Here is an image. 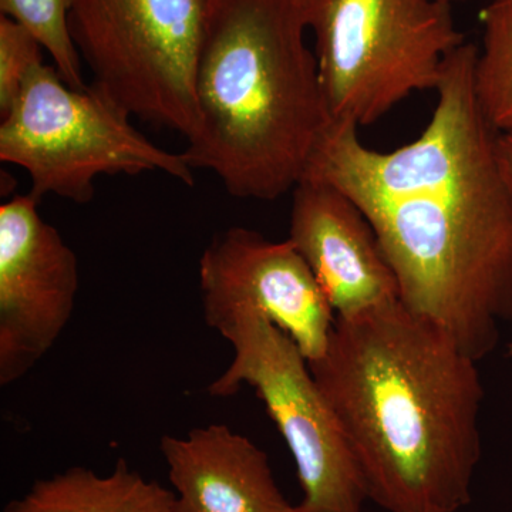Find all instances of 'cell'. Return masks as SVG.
<instances>
[{
	"mask_svg": "<svg viewBox=\"0 0 512 512\" xmlns=\"http://www.w3.org/2000/svg\"><path fill=\"white\" fill-rule=\"evenodd\" d=\"M39 198L16 195L0 207V386L43 359L72 318L79 262Z\"/></svg>",
	"mask_w": 512,
	"mask_h": 512,
	"instance_id": "8",
	"label": "cell"
},
{
	"mask_svg": "<svg viewBox=\"0 0 512 512\" xmlns=\"http://www.w3.org/2000/svg\"><path fill=\"white\" fill-rule=\"evenodd\" d=\"M478 46L444 62L419 138L382 153L359 128L330 123L303 180L332 185L372 225L410 312L441 326L480 362L512 320V192L476 90Z\"/></svg>",
	"mask_w": 512,
	"mask_h": 512,
	"instance_id": "1",
	"label": "cell"
},
{
	"mask_svg": "<svg viewBox=\"0 0 512 512\" xmlns=\"http://www.w3.org/2000/svg\"><path fill=\"white\" fill-rule=\"evenodd\" d=\"M312 30L330 120L357 128L436 90L447 57L466 43L441 0H328Z\"/></svg>",
	"mask_w": 512,
	"mask_h": 512,
	"instance_id": "5",
	"label": "cell"
},
{
	"mask_svg": "<svg viewBox=\"0 0 512 512\" xmlns=\"http://www.w3.org/2000/svg\"><path fill=\"white\" fill-rule=\"evenodd\" d=\"M200 289L211 328L241 311L262 313L293 340L308 362L328 348L335 311L289 239L274 242L235 227L200 259Z\"/></svg>",
	"mask_w": 512,
	"mask_h": 512,
	"instance_id": "9",
	"label": "cell"
},
{
	"mask_svg": "<svg viewBox=\"0 0 512 512\" xmlns=\"http://www.w3.org/2000/svg\"><path fill=\"white\" fill-rule=\"evenodd\" d=\"M207 9L208 0H76L70 33L94 87L131 117L190 141Z\"/></svg>",
	"mask_w": 512,
	"mask_h": 512,
	"instance_id": "6",
	"label": "cell"
},
{
	"mask_svg": "<svg viewBox=\"0 0 512 512\" xmlns=\"http://www.w3.org/2000/svg\"><path fill=\"white\" fill-rule=\"evenodd\" d=\"M308 19L296 0H208L192 170L232 197L271 201L301 183L330 120Z\"/></svg>",
	"mask_w": 512,
	"mask_h": 512,
	"instance_id": "3",
	"label": "cell"
},
{
	"mask_svg": "<svg viewBox=\"0 0 512 512\" xmlns=\"http://www.w3.org/2000/svg\"><path fill=\"white\" fill-rule=\"evenodd\" d=\"M296 2L301 6L302 12L305 13L306 19H308L309 28L312 29L313 23L318 19L323 6L328 0H296Z\"/></svg>",
	"mask_w": 512,
	"mask_h": 512,
	"instance_id": "17",
	"label": "cell"
},
{
	"mask_svg": "<svg viewBox=\"0 0 512 512\" xmlns=\"http://www.w3.org/2000/svg\"><path fill=\"white\" fill-rule=\"evenodd\" d=\"M43 47L28 29L15 20L0 18V116L18 101L30 72L43 63Z\"/></svg>",
	"mask_w": 512,
	"mask_h": 512,
	"instance_id": "15",
	"label": "cell"
},
{
	"mask_svg": "<svg viewBox=\"0 0 512 512\" xmlns=\"http://www.w3.org/2000/svg\"><path fill=\"white\" fill-rule=\"evenodd\" d=\"M508 355L512 356V343L508 346Z\"/></svg>",
	"mask_w": 512,
	"mask_h": 512,
	"instance_id": "19",
	"label": "cell"
},
{
	"mask_svg": "<svg viewBox=\"0 0 512 512\" xmlns=\"http://www.w3.org/2000/svg\"><path fill=\"white\" fill-rule=\"evenodd\" d=\"M174 512H296L276 485L268 454L225 424L164 436Z\"/></svg>",
	"mask_w": 512,
	"mask_h": 512,
	"instance_id": "11",
	"label": "cell"
},
{
	"mask_svg": "<svg viewBox=\"0 0 512 512\" xmlns=\"http://www.w3.org/2000/svg\"><path fill=\"white\" fill-rule=\"evenodd\" d=\"M74 3L76 0H0V12L36 37L64 82L73 89H84L82 57L69 26Z\"/></svg>",
	"mask_w": 512,
	"mask_h": 512,
	"instance_id": "14",
	"label": "cell"
},
{
	"mask_svg": "<svg viewBox=\"0 0 512 512\" xmlns=\"http://www.w3.org/2000/svg\"><path fill=\"white\" fill-rule=\"evenodd\" d=\"M175 494L119 458L107 476L86 467L36 481L3 512H174Z\"/></svg>",
	"mask_w": 512,
	"mask_h": 512,
	"instance_id": "12",
	"label": "cell"
},
{
	"mask_svg": "<svg viewBox=\"0 0 512 512\" xmlns=\"http://www.w3.org/2000/svg\"><path fill=\"white\" fill-rule=\"evenodd\" d=\"M289 241L311 268L336 318L400 301V286L372 225L338 188L303 180L292 191Z\"/></svg>",
	"mask_w": 512,
	"mask_h": 512,
	"instance_id": "10",
	"label": "cell"
},
{
	"mask_svg": "<svg viewBox=\"0 0 512 512\" xmlns=\"http://www.w3.org/2000/svg\"><path fill=\"white\" fill-rule=\"evenodd\" d=\"M474 90L485 119L500 134L512 133V0H490L481 15Z\"/></svg>",
	"mask_w": 512,
	"mask_h": 512,
	"instance_id": "13",
	"label": "cell"
},
{
	"mask_svg": "<svg viewBox=\"0 0 512 512\" xmlns=\"http://www.w3.org/2000/svg\"><path fill=\"white\" fill-rule=\"evenodd\" d=\"M498 153L507 183L512 192V133L500 134L498 137Z\"/></svg>",
	"mask_w": 512,
	"mask_h": 512,
	"instance_id": "16",
	"label": "cell"
},
{
	"mask_svg": "<svg viewBox=\"0 0 512 512\" xmlns=\"http://www.w3.org/2000/svg\"><path fill=\"white\" fill-rule=\"evenodd\" d=\"M441 2L448 3V5L453 6L454 3L468 2V0H441Z\"/></svg>",
	"mask_w": 512,
	"mask_h": 512,
	"instance_id": "18",
	"label": "cell"
},
{
	"mask_svg": "<svg viewBox=\"0 0 512 512\" xmlns=\"http://www.w3.org/2000/svg\"><path fill=\"white\" fill-rule=\"evenodd\" d=\"M309 363L355 456L369 500L387 512H458L481 458L477 360L402 302L335 319Z\"/></svg>",
	"mask_w": 512,
	"mask_h": 512,
	"instance_id": "2",
	"label": "cell"
},
{
	"mask_svg": "<svg viewBox=\"0 0 512 512\" xmlns=\"http://www.w3.org/2000/svg\"><path fill=\"white\" fill-rule=\"evenodd\" d=\"M130 119L93 84L73 89L53 64L40 63L2 119L0 160L29 174L39 200L53 194L87 204L100 175L160 171L194 185L184 154L151 143Z\"/></svg>",
	"mask_w": 512,
	"mask_h": 512,
	"instance_id": "4",
	"label": "cell"
},
{
	"mask_svg": "<svg viewBox=\"0 0 512 512\" xmlns=\"http://www.w3.org/2000/svg\"><path fill=\"white\" fill-rule=\"evenodd\" d=\"M215 330L234 359L208 392L228 397L248 384L264 402L295 460L303 494L296 512H363L362 471L298 345L255 311L234 313Z\"/></svg>",
	"mask_w": 512,
	"mask_h": 512,
	"instance_id": "7",
	"label": "cell"
}]
</instances>
